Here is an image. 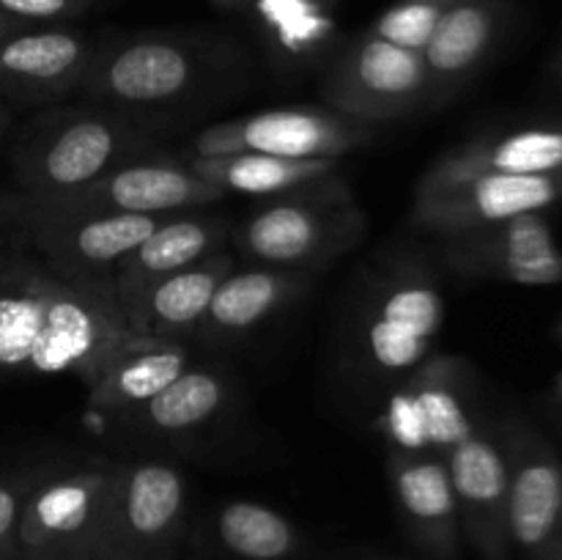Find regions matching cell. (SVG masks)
<instances>
[{"label":"cell","instance_id":"obj_18","mask_svg":"<svg viewBox=\"0 0 562 560\" xmlns=\"http://www.w3.org/2000/svg\"><path fill=\"white\" fill-rule=\"evenodd\" d=\"M190 170L223 192L258 198H333L351 201L338 159H285L269 154L190 157Z\"/></svg>","mask_w":562,"mask_h":560},{"label":"cell","instance_id":"obj_9","mask_svg":"<svg viewBox=\"0 0 562 560\" xmlns=\"http://www.w3.org/2000/svg\"><path fill=\"white\" fill-rule=\"evenodd\" d=\"M373 141L371 124L335 110L280 108L206 126L192 141V157L269 154L285 159H344Z\"/></svg>","mask_w":562,"mask_h":560},{"label":"cell","instance_id":"obj_37","mask_svg":"<svg viewBox=\"0 0 562 560\" xmlns=\"http://www.w3.org/2000/svg\"><path fill=\"white\" fill-rule=\"evenodd\" d=\"M554 338H558L560 344H562V318L558 322V327H554Z\"/></svg>","mask_w":562,"mask_h":560},{"label":"cell","instance_id":"obj_5","mask_svg":"<svg viewBox=\"0 0 562 560\" xmlns=\"http://www.w3.org/2000/svg\"><path fill=\"white\" fill-rule=\"evenodd\" d=\"M187 478L168 461L113 464L104 560H176L187 525Z\"/></svg>","mask_w":562,"mask_h":560},{"label":"cell","instance_id":"obj_30","mask_svg":"<svg viewBox=\"0 0 562 560\" xmlns=\"http://www.w3.org/2000/svg\"><path fill=\"white\" fill-rule=\"evenodd\" d=\"M93 0H0V14L14 22L20 31L53 25L82 14Z\"/></svg>","mask_w":562,"mask_h":560},{"label":"cell","instance_id":"obj_34","mask_svg":"<svg viewBox=\"0 0 562 560\" xmlns=\"http://www.w3.org/2000/svg\"><path fill=\"white\" fill-rule=\"evenodd\" d=\"M554 395H558V401L562 404V371L558 373V379H554Z\"/></svg>","mask_w":562,"mask_h":560},{"label":"cell","instance_id":"obj_20","mask_svg":"<svg viewBox=\"0 0 562 560\" xmlns=\"http://www.w3.org/2000/svg\"><path fill=\"white\" fill-rule=\"evenodd\" d=\"M91 38L60 27H33L0 42V91L14 97H53L86 80Z\"/></svg>","mask_w":562,"mask_h":560},{"label":"cell","instance_id":"obj_29","mask_svg":"<svg viewBox=\"0 0 562 560\" xmlns=\"http://www.w3.org/2000/svg\"><path fill=\"white\" fill-rule=\"evenodd\" d=\"M456 0H398V3L390 5L373 22V27L368 33H373L379 38H387V42L398 44V47L423 53L431 33L437 31L439 20H442L445 11Z\"/></svg>","mask_w":562,"mask_h":560},{"label":"cell","instance_id":"obj_19","mask_svg":"<svg viewBox=\"0 0 562 560\" xmlns=\"http://www.w3.org/2000/svg\"><path fill=\"white\" fill-rule=\"evenodd\" d=\"M505 16V0H456L423 47L428 108H445L492 53Z\"/></svg>","mask_w":562,"mask_h":560},{"label":"cell","instance_id":"obj_36","mask_svg":"<svg viewBox=\"0 0 562 560\" xmlns=\"http://www.w3.org/2000/svg\"><path fill=\"white\" fill-rule=\"evenodd\" d=\"M5 119H9V115H5V108H3V99H0V130H3V126H5Z\"/></svg>","mask_w":562,"mask_h":560},{"label":"cell","instance_id":"obj_26","mask_svg":"<svg viewBox=\"0 0 562 560\" xmlns=\"http://www.w3.org/2000/svg\"><path fill=\"white\" fill-rule=\"evenodd\" d=\"M247 11L274 55L291 64L322 58L338 27V0H250Z\"/></svg>","mask_w":562,"mask_h":560},{"label":"cell","instance_id":"obj_12","mask_svg":"<svg viewBox=\"0 0 562 560\" xmlns=\"http://www.w3.org/2000/svg\"><path fill=\"white\" fill-rule=\"evenodd\" d=\"M25 195V192H20ZM225 192L168 159H132L102 179L64 195H25L44 212L69 214H181L220 201Z\"/></svg>","mask_w":562,"mask_h":560},{"label":"cell","instance_id":"obj_28","mask_svg":"<svg viewBox=\"0 0 562 560\" xmlns=\"http://www.w3.org/2000/svg\"><path fill=\"white\" fill-rule=\"evenodd\" d=\"M217 541L236 560H291L302 547L289 516L256 500L223 505L214 522Z\"/></svg>","mask_w":562,"mask_h":560},{"label":"cell","instance_id":"obj_7","mask_svg":"<svg viewBox=\"0 0 562 560\" xmlns=\"http://www.w3.org/2000/svg\"><path fill=\"white\" fill-rule=\"evenodd\" d=\"M445 324V296L420 267H404L382 278L366 305L360 351L368 371L404 379L434 355Z\"/></svg>","mask_w":562,"mask_h":560},{"label":"cell","instance_id":"obj_25","mask_svg":"<svg viewBox=\"0 0 562 560\" xmlns=\"http://www.w3.org/2000/svg\"><path fill=\"white\" fill-rule=\"evenodd\" d=\"M236 269V258L209 256L170 278L159 280L143 291L135 305L124 313L126 327L135 335L151 338H184L195 333L203 313L209 311L214 291Z\"/></svg>","mask_w":562,"mask_h":560},{"label":"cell","instance_id":"obj_14","mask_svg":"<svg viewBox=\"0 0 562 560\" xmlns=\"http://www.w3.org/2000/svg\"><path fill=\"white\" fill-rule=\"evenodd\" d=\"M499 439L508 461V538L547 558L562 544V461L525 423H508Z\"/></svg>","mask_w":562,"mask_h":560},{"label":"cell","instance_id":"obj_10","mask_svg":"<svg viewBox=\"0 0 562 560\" xmlns=\"http://www.w3.org/2000/svg\"><path fill=\"white\" fill-rule=\"evenodd\" d=\"M324 97L335 113L362 124L404 119L428 99L426 60L417 49L366 33L335 58Z\"/></svg>","mask_w":562,"mask_h":560},{"label":"cell","instance_id":"obj_15","mask_svg":"<svg viewBox=\"0 0 562 560\" xmlns=\"http://www.w3.org/2000/svg\"><path fill=\"white\" fill-rule=\"evenodd\" d=\"M461 533L486 560L508 558V461L503 439L477 428L448 456Z\"/></svg>","mask_w":562,"mask_h":560},{"label":"cell","instance_id":"obj_33","mask_svg":"<svg viewBox=\"0 0 562 560\" xmlns=\"http://www.w3.org/2000/svg\"><path fill=\"white\" fill-rule=\"evenodd\" d=\"M214 3L231 5V9H247V3H250V0H214Z\"/></svg>","mask_w":562,"mask_h":560},{"label":"cell","instance_id":"obj_22","mask_svg":"<svg viewBox=\"0 0 562 560\" xmlns=\"http://www.w3.org/2000/svg\"><path fill=\"white\" fill-rule=\"evenodd\" d=\"M543 176L562 173V124L521 126L472 137L442 154L423 179L453 181L470 176Z\"/></svg>","mask_w":562,"mask_h":560},{"label":"cell","instance_id":"obj_23","mask_svg":"<svg viewBox=\"0 0 562 560\" xmlns=\"http://www.w3.org/2000/svg\"><path fill=\"white\" fill-rule=\"evenodd\" d=\"M187 368L190 349L184 340L132 333L126 344L110 357L97 382L88 388V406L113 415H132Z\"/></svg>","mask_w":562,"mask_h":560},{"label":"cell","instance_id":"obj_31","mask_svg":"<svg viewBox=\"0 0 562 560\" xmlns=\"http://www.w3.org/2000/svg\"><path fill=\"white\" fill-rule=\"evenodd\" d=\"M36 475L0 478V560H16V533H20L22 505L36 483Z\"/></svg>","mask_w":562,"mask_h":560},{"label":"cell","instance_id":"obj_24","mask_svg":"<svg viewBox=\"0 0 562 560\" xmlns=\"http://www.w3.org/2000/svg\"><path fill=\"white\" fill-rule=\"evenodd\" d=\"M311 275L302 269L250 267L234 269L214 291L209 311L198 324V338L231 340L250 333L285 305L305 294Z\"/></svg>","mask_w":562,"mask_h":560},{"label":"cell","instance_id":"obj_3","mask_svg":"<svg viewBox=\"0 0 562 560\" xmlns=\"http://www.w3.org/2000/svg\"><path fill=\"white\" fill-rule=\"evenodd\" d=\"M137 132L110 115H53L33 124L14 157L16 181L25 195H64L80 190L119 165L143 159Z\"/></svg>","mask_w":562,"mask_h":560},{"label":"cell","instance_id":"obj_6","mask_svg":"<svg viewBox=\"0 0 562 560\" xmlns=\"http://www.w3.org/2000/svg\"><path fill=\"white\" fill-rule=\"evenodd\" d=\"M113 467L55 472L33 483L16 533V560H104Z\"/></svg>","mask_w":562,"mask_h":560},{"label":"cell","instance_id":"obj_13","mask_svg":"<svg viewBox=\"0 0 562 560\" xmlns=\"http://www.w3.org/2000/svg\"><path fill=\"white\" fill-rule=\"evenodd\" d=\"M439 242L445 264L470 278L519 285L562 283V250L541 212L519 214L505 223L445 236Z\"/></svg>","mask_w":562,"mask_h":560},{"label":"cell","instance_id":"obj_35","mask_svg":"<svg viewBox=\"0 0 562 560\" xmlns=\"http://www.w3.org/2000/svg\"><path fill=\"white\" fill-rule=\"evenodd\" d=\"M543 560H562V544H560L558 549H552V552H549Z\"/></svg>","mask_w":562,"mask_h":560},{"label":"cell","instance_id":"obj_17","mask_svg":"<svg viewBox=\"0 0 562 560\" xmlns=\"http://www.w3.org/2000/svg\"><path fill=\"white\" fill-rule=\"evenodd\" d=\"M390 483L406 530L437 560H459L461 514L445 456L390 450Z\"/></svg>","mask_w":562,"mask_h":560},{"label":"cell","instance_id":"obj_27","mask_svg":"<svg viewBox=\"0 0 562 560\" xmlns=\"http://www.w3.org/2000/svg\"><path fill=\"white\" fill-rule=\"evenodd\" d=\"M228 399V384L217 371L187 368L151 401L132 412L135 423L154 434L195 432L212 421Z\"/></svg>","mask_w":562,"mask_h":560},{"label":"cell","instance_id":"obj_38","mask_svg":"<svg viewBox=\"0 0 562 560\" xmlns=\"http://www.w3.org/2000/svg\"><path fill=\"white\" fill-rule=\"evenodd\" d=\"M3 261H5V258H3V253H0V267H3Z\"/></svg>","mask_w":562,"mask_h":560},{"label":"cell","instance_id":"obj_1","mask_svg":"<svg viewBox=\"0 0 562 560\" xmlns=\"http://www.w3.org/2000/svg\"><path fill=\"white\" fill-rule=\"evenodd\" d=\"M130 335L113 289L71 283L27 256L0 267V379L75 377L91 388Z\"/></svg>","mask_w":562,"mask_h":560},{"label":"cell","instance_id":"obj_2","mask_svg":"<svg viewBox=\"0 0 562 560\" xmlns=\"http://www.w3.org/2000/svg\"><path fill=\"white\" fill-rule=\"evenodd\" d=\"M0 217L27 236L55 275L80 285L113 289L115 264L173 214L44 212L16 192L0 198Z\"/></svg>","mask_w":562,"mask_h":560},{"label":"cell","instance_id":"obj_32","mask_svg":"<svg viewBox=\"0 0 562 560\" xmlns=\"http://www.w3.org/2000/svg\"><path fill=\"white\" fill-rule=\"evenodd\" d=\"M14 33H22V31L14 25V22L5 20V16L0 14V42H3V38H9V36H14Z\"/></svg>","mask_w":562,"mask_h":560},{"label":"cell","instance_id":"obj_21","mask_svg":"<svg viewBox=\"0 0 562 560\" xmlns=\"http://www.w3.org/2000/svg\"><path fill=\"white\" fill-rule=\"evenodd\" d=\"M223 239L225 225L220 220L192 217L187 212L165 220L115 264L113 289L121 313L130 311L137 296L154 283L214 256V247Z\"/></svg>","mask_w":562,"mask_h":560},{"label":"cell","instance_id":"obj_39","mask_svg":"<svg viewBox=\"0 0 562 560\" xmlns=\"http://www.w3.org/2000/svg\"><path fill=\"white\" fill-rule=\"evenodd\" d=\"M560 71H562V66H560Z\"/></svg>","mask_w":562,"mask_h":560},{"label":"cell","instance_id":"obj_8","mask_svg":"<svg viewBox=\"0 0 562 560\" xmlns=\"http://www.w3.org/2000/svg\"><path fill=\"white\" fill-rule=\"evenodd\" d=\"M366 214L355 201L333 198H278L241 225L239 245L261 267L302 269L333 261L360 242Z\"/></svg>","mask_w":562,"mask_h":560},{"label":"cell","instance_id":"obj_11","mask_svg":"<svg viewBox=\"0 0 562 560\" xmlns=\"http://www.w3.org/2000/svg\"><path fill=\"white\" fill-rule=\"evenodd\" d=\"M562 201V173L543 176H470V179H420L412 201V223L428 234L453 236L505 223L519 214L543 212Z\"/></svg>","mask_w":562,"mask_h":560},{"label":"cell","instance_id":"obj_16","mask_svg":"<svg viewBox=\"0 0 562 560\" xmlns=\"http://www.w3.org/2000/svg\"><path fill=\"white\" fill-rule=\"evenodd\" d=\"M198 60L170 38H132L93 55L82 86L99 99L121 104L173 102L195 86Z\"/></svg>","mask_w":562,"mask_h":560},{"label":"cell","instance_id":"obj_4","mask_svg":"<svg viewBox=\"0 0 562 560\" xmlns=\"http://www.w3.org/2000/svg\"><path fill=\"white\" fill-rule=\"evenodd\" d=\"M373 428L398 453L448 456L481 428L472 368L434 351L395 384Z\"/></svg>","mask_w":562,"mask_h":560}]
</instances>
